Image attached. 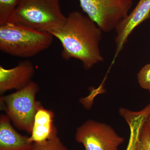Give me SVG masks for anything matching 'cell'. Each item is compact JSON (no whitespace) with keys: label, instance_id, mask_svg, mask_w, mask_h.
I'll return each instance as SVG.
<instances>
[{"label":"cell","instance_id":"3","mask_svg":"<svg viewBox=\"0 0 150 150\" xmlns=\"http://www.w3.org/2000/svg\"><path fill=\"white\" fill-rule=\"evenodd\" d=\"M61 0H20L10 21L51 34L67 20Z\"/></svg>","mask_w":150,"mask_h":150},{"label":"cell","instance_id":"4","mask_svg":"<svg viewBox=\"0 0 150 150\" xmlns=\"http://www.w3.org/2000/svg\"><path fill=\"white\" fill-rule=\"evenodd\" d=\"M39 86L32 81L24 88L0 98L1 109L14 125L30 134L35 112L39 103L36 100Z\"/></svg>","mask_w":150,"mask_h":150},{"label":"cell","instance_id":"13","mask_svg":"<svg viewBox=\"0 0 150 150\" xmlns=\"http://www.w3.org/2000/svg\"><path fill=\"white\" fill-rule=\"evenodd\" d=\"M30 150H69L63 144L59 136L43 144H33Z\"/></svg>","mask_w":150,"mask_h":150},{"label":"cell","instance_id":"1","mask_svg":"<svg viewBox=\"0 0 150 150\" xmlns=\"http://www.w3.org/2000/svg\"><path fill=\"white\" fill-rule=\"evenodd\" d=\"M103 33L87 16L74 11L67 16L63 26L52 35L61 42L63 59L79 60L84 69L88 70L104 60L100 47Z\"/></svg>","mask_w":150,"mask_h":150},{"label":"cell","instance_id":"12","mask_svg":"<svg viewBox=\"0 0 150 150\" xmlns=\"http://www.w3.org/2000/svg\"><path fill=\"white\" fill-rule=\"evenodd\" d=\"M20 0H0V24L10 21Z\"/></svg>","mask_w":150,"mask_h":150},{"label":"cell","instance_id":"7","mask_svg":"<svg viewBox=\"0 0 150 150\" xmlns=\"http://www.w3.org/2000/svg\"><path fill=\"white\" fill-rule=\"evenodd\" d=\"M150 18V0H139L135 8L119 23L115 30L116 48L114 60L123 50L135 28Z\"/></svg>","mask_w":150,"mask_h":150},{"label":"cell","instance_id":"2","mask_svg":"<svg viewBox=\"0 0 150 150\" xmlns=\"http://www.w3.org/2000/svg\"><path fill=\"white\" fill-rule=\"evenodd\" d=\"M54 36L8 21L0 24V50L10 56L29 58L48 49Z\"/></svg>","mask_w":150,"mask_h":150},{"label":"cell","instance_id":"10","mask_svg":"<svg viewBox=\"0 0 150 150\" xmlns=\"http://www.w3.org/2000/svg\"><path fill=\"white\" fill-rule=\"evenodd\" d=\"M33 144L29 137L19 134L6 115L0 116V150H30Z\"/></svg>","mask_w":150,"mask_h":150},{"label":"cell","instance_id":"16","mask_svg":"<svg viewBox=\"0 0 150 150\" xmlns=\"http://www.w3.org/2000/svg\"><path fill=\"white\" fill-rule=\"evenodd\" d=\"M145 122H146V124L147 125L148 128H149L150 136V112L148 113L146 116Z\"/></svg>","mask_w":150,"mask_h":150},{"label":"cell","instance_id":"5","mask_svg":"<svg viewBox=\"0 0 150 150\" xmlns=\"http://www.w3.org/2000/svg\"><path fill=\"white\" fill-rule=\"evenodd\" d=\"M79 1L86 15L105 33L115 30L119 23L128 16L134 4L133 0Z\"/></svg>","mask_w":150,"mask_h":150},{"label":"cell","instance_id":"8","mask_svg":"<svg viewBox=\"0 0 150 150\" xmlns=\"http://www.w3.org/2000/svg\"><path fill=\"white\" fill-rule=\"evenodd\" d=\"M35 74L32 62L28 60L22 61L15 67L6 69L0 66V93L24 88L31 82Z\"/></svg>","mask_w":150,"mask_h":150},{"label":"cell","instance_id":"9","mask_svg":"<svg viewBox=\"0 0 150 150\" xmlns=\"http://www.w3.org/2000/svg\"><path fill=\"white\" fill-rule=\"evenodd\" d=\"M54 112L44 108L40 103L35 112L29 137L30 143L43 144L58 136L57 128L54 123Z\"/></svg>","mask_w":150,"mask_h":150},{"label":"cell","instance_id":"6","mask_svg":"<svg viewBox=\"0 0 150 150\" xmlns=\"http://www.w3.org/2000/svg\"><path fill=\"white\" fill-rule=\"evenodd\" d=\"M75 139L82 144L85 150H118L124 142L111 126L106 123L88 120L78 127Z\"/></svg>","mask_w":150,"mask_h":150},{"label":"cell","instance_id":"14","mask_svg":"<svg viewBox=\"0 0 150 150\" xmlns=\"http://www.w3.org/2000/svg\"><path fill=\"white\" fill-rule=\"evenodd\" d=\"M137 79L142 88L150 91V63L145 65L140 70Z\"/></svg>","mask_w":150,"mask_h":150},{"label":"cell","instance_id":"11","mask_svg":"<svg viewBox=\"0 0 150 150\" xmlns=\"http://www.w3.org/2000/svg\"><path fill=\"white\" fill-rule=\"evenodd\" d=\"M146 115V112H142L139 117L136 150H150L149 131L145 122Z\"/></svg>","mask_w":150,"mask_h":150},{"label":"cell","instance_id":"15","mask_svg":"<svg viewBox=\"0 0 150 150\" xmlns=\"http://www.w3.org/2000/svg\"><path fill=\"white\" fill-rule=\"evenodd\" d=\"M131 135L130 139L126 150H136V142L138 135V129L137 127L130 126Z\"/></svg>","mask_w":150,"mask_h":150}]
</instances>
